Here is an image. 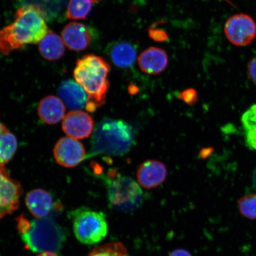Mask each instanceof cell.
Here are the masks:
<instances>
[{"label": "cell", "mask_w": 256, "mask_h": 256, "mask_svg": "<svg viewBox=\"0 0 256 256\" xmlns=\"http://www.w3.org/2000/svg\"><path fill=\"white\" fill-rule=\"evenodd\" d=\"M46 20L42 12L33 6L18 9L14 23L0 30V53L8 55L25 44L40 43L48 32Z\"/></svg>", "instance_id": "6da1fadb"}, {"label": "cell", "mask_w": 256, "mask_h": 256, "mask_svg": "<svg viewBox=\"0 0 256 256\" xmlns=\"http://www.w3.org/2000/svg\"><path fill=\"white\" fill-rule=\"evenodd\" d=\"M110 66L100 56L86 55L78 60L74 78L88 95L86 110L94 112L105 103L110 88Z\"/></svg>", "instance_id": "7a4b0ae2"}, {"label": "cell", "mask_w": 256, "mask_h": 256, "mask_svg": "<svg viewBox=\"0 0 256 256\" xmlns=\"http://www.w3.org/2000/svg\"><path fill=\"white\" fill-rule=\"evenodd\" d=\"M134 138L133 128L126 122L104 119L96 128L88 158L126 154L133 146Z\"/></svg>", "instance_id": "3957f363"}, {"label": "cell", "mask_w": 256, "mask_h": 256, "mask_svg": "<svg viewBox=\"0 0 256 256\" xmlns=\"http://www.w3.org/2000/svg\"><path fill=\"white\" fill-rule=\"evenodd\" d=\"M66 238V230L50 217L34 220L30 231L21 234L26 247L34 252H59Z\"/></svg>", "instance_id": "277c9868"}, {"label": "cell", "mask_w": 256, "mask_h": 256, "mask_svg": "<svg viewBox=\"0 0 256 256\" xmlns=\"http://www.w3.org/2000/svg\"><path fill=\"white\" fill-rule=\"evenodd\" d=\"M106 180L108 197L114 209L130 212L142 204L143 192L138 184L132 178L110 172Z\"/></svg>", "instance_id": "5b68a950"}, {"label": "cell", "mask_w": 256, "mask_h": 256, "mask_svg": "<svg viewBox=\"0 0 256 256\" xmlns=\"http://www.w3.org/2000/svg\"><path fill=\"white\" fill-rule=\"evenodd\" d=\"M69 215L76 238L82 244H96L106 236L108 226L104 213L82 207L72 210Z\"/></svg>", "instance_id": "8992f818"}, {"label": "cell", "mask_w": 256, "mask_h": 256, "mask_svg": "<svg viewBox=\"0 0 256 256\" xmlns=\"http://www.w3.org/2000/svg\"><path fill=\"white\" fill-rule=\"evenodd\" d=\"M227 40L238 46H248L256 36V24L250 16L236 14L226 22L224 28Z\"/></svg>", "instance_id": "52a82bcc"}, {"label": "cell", "mask_w": 256, "mask_h": 256, "mask_svg": "<svg viewBox=\"0 0 256 256\" xmlns=\"http://www.w3.org/2000/svg\"><path fill=\"white\" fill-rule=\"evenodd\" d=\"M22 194L20 184L11 178L4 165L0 164V219L18 209Z\"/></svg>", "instance_id": "ba28073f"}, {"label": "cell", "mask_w": 256, "mask_h": 256, "mask_svg": "<svg viewBox=\"0 0 256 256\" xmlns=\"http://www.w3.org/2000/svg\"><path fill=\"white\" fill-rule=\"evenodd\" d=\"M54 158L63 167H76L86 158L84 146L78 140L64 137L57 142L54 149Z\"/></svg>", "instance_id": "9c48e42d"}, {"label": "cell", "mask_w": 256, "mask_h": 256, "mask_svg": "<svg viewBox=\"0 0 256 256\" xmlns=\"http://www.w3.org/2000/svg\"><path fill=\"white\" fill-rule=\"evenodd\" d=\"M62 126L64 132L69 137L82 140L90 136L94 129V122L86 112L73 110L64 117Z\"/></svg>", "instance_id": "30bf717a"}, {"label": "cell", "mask_w": 256, "mask_h": 256, "mask_svg": "<svg viewBox=\"0 0 256 256\" xmlns=\"http://www.w3.org/2000/svg\"><path fill=\"white\" fill-rule=\"evenodd\" d=\"M168 170L162 162L148 160L142 163L137 170L138 184L147 190L161 185L167 178Z\"/></svg>", "instance_id": "8fae6325"}, {"label": "cell", "mask_w": 256, "mask_h": 256, "mask_svg": "<svg viewBox=\"0 0 256 256\" xmlns=\"http://www.w3.org/2000/svg\"><path fill=\"white\" fill-rule=\"evenodd\" d=\"M62 37L65 46L75 51L87 49L92 38L90 30L84 24L76 22H72L64 27Z\"/></svg>", "instance_id": "7c38bea8"}, {"label": "cell", "mask_w": 256, "mask_h": 256, "mask_svg": "<svg viewBox=\"0 0 256 256\" xmlns=\"http://www.w3.org/2000/svg\"><path fill=\"white\" fill-rule=\"evenodd\" d=\"M60 100L70 110H76L86 108L88 95L78 82L73 80H66L62 82L58 88Z\"/></svg>", "instance_id": "4fadbf2b"}, {"label": "cell", "mask_w": 256, "mask_h": 256, "mask_svg": "<svg viewBox=\"0 0 256 256\" xmlns=\"http://www.w3.org/2000/svg\"><path fill=\"white\" fill-rule=\"evenodd\" d=\"M138 62L143 72L148 74L156 75L167 68L168 58L164 50L158 48L151 47L140 54Z\"/></svg>", "instance_id": "5bb4252c"}, {"label": "cell", "mask_w": 256, "mask_h": 256, "mask_svg": "<svg viewBox=\"0 0 256 256\" xmlns=\"http://www.w3.org/2000/svg\"><path fill=\"white\" fill-rule=\"evenodd\" d=\"M26 204L28 210L38 219L46 217L54 208V200L49 192L37 188L28 192L26 196Z\"/></svg>", "instance_id": "9a60e30c"}, {"label": "cell", "mask_w": 256, "mask_h": 256, "mask_svg": "<svg viewBox=\"0 0 256 256\" xmlns=\"http://www.w3.org/2000/svg\"><path fill=\"white\" fill-rule=\"evenodd\" d=\"M66 111L63 102L55 96H48L44 98L38 108L40 120L49 124L60 122L65 117Z\"/></svg>", "instance_id": "2e32d148"}, {"label": "cell", "mask_w": 256, "mask_h": 256, "mask_svg": "<svg viewBox=\"0 0 256 256\" xmlns=\"http://www.w3.org/2000/svg\"><path fill=\"white\" fill-rule=\"evenodd\" d=\"M108 56L113 62L122 68L132 66L136 57V48L127 42H116L108 48Z\"/></svg>", "instance_id": "e0dca14e"}, {"label": "cell", "mask_w": 256, "mask_h": 256, "mask_svg": "<svg viewBox=\"0 0 256 256\" xmlns=\"http://www.w3.org/2000/svg\"><path fill=\"white\" fill-rule=\"evenodd\" d=\"M39 50L44 59L54 62L63 56L65 53V44L58 35L49 31L40 42Z\"/></svg>", "instance_id": "ac0fdd59"}, {"label": "cell", "mask_w": 256, "mask_h": 256, "mask_svg": "<svg viewBox=\"0 0 256 256\" xmlns=\"http://www.w3.org/2000/svg\"><path fill=\"white\" fill-rule=\"evenodd\" d=\"M24 6H33L40 9L46 20L56 17L62 8V0H18Z\"/></svg>", "instance_id": "d6986e66"}, {"label": "cell", "mask_w": 256, "mask_h": 256, "mask_svg": "<svg viewBox=\"0 0 256 256\" xmlns=\"http://www.w3.org/2000/svg\"><path fill=\"white\" fill-rule=\"evenodd\" d=\"M18 148V140L8 130L0 133V164L4 165L14 158Z\"/></svg>", "instance_id": "ffe728a7"}, {"label": "cell", "mask_w": 256, "mask_h": 256, "mask_svg": "<svg viewBox=\"0 0 256 256\" xmlns=\"http://www.w3.org/2000/svg\"><path fill=\"white\" fill-rule=\"evenodd\" d=\"M92 0H70L67 7L66 17L69 19H84L90 12Z\"/></svg>", "instance_id": "44dd1931"}, {"label": "cell", "mask_w": 256, "mask_h": 256, "mask_svg": "<svg viewBox=\"0 0 256 256\" xmlns=\"http://www.w3.org/2000/svg\"><path fill=\"white\" fill-rule=\"evenodd\" d=\"M88 256H129V254L122 243L112 242L94 248Z\"/></svg>", "instance_id": "7402d4cb"}, {"label": "cell", "mask_w": 256, "mask_h": 256, "mask_svg": "<svg viewBox=\"0 0 256 256\" xmlns=\"http://www.w3.org/2000/svg\"><path fill=\"white\" fill-rule=\"evenodd\" d=\"M238 206L242 216L250 220H256V194H249L240 198Z\"/></svg>", "instance_id": "603a6c76"}, {"label": "cell", "mask_w": 256, "mask_h": 256, "mask_svg": "<svg viewBox=\"0 0 256 256\" xmlns=\"http://www.w3.org/2000/svg\"><path fill=\"white\" fill-rule=\"evenodd\" d=\"M242 122L246 131L256 128V104L252 106L242 114Z\"/></svg>", "instance_id": "cb8c5ba5"}, {"label": "cell", "mask_w": 256, "mask_h": 256, "mask_svg": "<svg viewBox=\"0 0 256 256\" xmlns=\"http://www.w3.org/2000/svg\"><path fill=\"white\" fill-rule=\"evenodd\" d=\"M178 98L188 105H193L198 100V96L196 90L193 88L185 90L178 96Z\"/></svg>", "instance_id": "d4e9b609"}, {"label": "cell", "mask_w": 256, "mask_h": 256, "mask_svg": "<svg viewBox=\"0 0 256 256\" xmlns=\"http://www.w3.org/2000/svg\"><path fill=\"white\" fill-rule=\"evenodd\" d=\"M17 228L21 234H24L30 231L31 228V222L24 215L16 218Z\"/></svg>", "instance_id": "484cf974"}, {"label": "cell", "mask_w": 256, "mask_h": 256, "mask_svg": "<svg viewBox=\"0 0 256 256\" xmlns=\"http://www.w3.org/2000/svg\"><path fill=\"white\" fill-rule=\"evenodd\" d=\"M246 142L248 147L256 150V128L246 131Z\"/></svg>", "instance_id": "4316f807"}, {"label": "cell", "mask_w": 256, "mask_h": 256, "mask_svg": "<svg viewBox=\"0 0 256 256\" xmlns=\"http://www.w3.org/2000/svg\"><path fill=\"white\" fill-rule=\"evenodd\" d=\"M248 74L250 78L256 84V56L248 64Z\"/></svg>", "instance_id": "83f0119b"}, {"label": "cell", "mask_w": 256, "mask_h": 256, "mask_svg": "<svg viewBox=\"0 0 256 256\" xmlns=\"http://www.w3.org/2000/svg\"><path fill=\"white\" fill-rule=\"evenodd\" d=\"M168 256H192L190 252L184 249H177L172 251Z\"/></svg>", "instance_id": "f1b7e54d"}, {"label": "cell", "mask_w": 256, "mask_h": 256, "mask_svg": "<svg viewBox=\"0 0 256 256\" xmlns=\"http://www.w3.org/2000/svg\"><path fill=\"white\" fill-rule=\"evenodd\" d=\"M36 256H59L56 252H43Z\"/></svg>", "instance_id": "f546056e"}, {"label": "cell", "mask_w": 256, "mask_h": 256, "mask_svg": "<svg viewBox=\"0 0 256 256\" xmlns=\"http://www.w3.org/2000/svg\"><path fill=\"white\" fill-rule=\"evenodd\" d=\"M8 130V128H6L4 124H2L0 122V133L4 132V131Z\"/></svg>", "instance_id": "4dcf8cb0"}, {"label": "cell", "mask_w": 256, "mask_h": 256, "mask_svg": "<svg viewBox=\"0 0 256 256\" xmlns=\"http://www.w3.org/2000/svg\"><path fill=\"white\" fill-rule=\"evenodd\" d=\"M254 186L256 190V168L255 170V171L254 172Z\"/></svg>", "instance_id": "1f68e13d"}, {"label": "cell", "mask_w": 256, "mask_h": 256, "mask_svg": "<svg viewBox=\"0 0 256 256\" xmlns=\"http://www.w3.org/2000/svg\"><path fill=\"white\" fill-rule=\"evenodd\" d=\"M92 2H96L99 1V0H92Z\"/></svg>", "instance_id": "d6a6232c"}]
</instances>
